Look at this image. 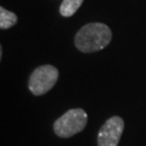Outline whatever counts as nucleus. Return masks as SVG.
<instances>
[{"mask_svg":"<svg viewBox=\"0 0 146 146\" xmlns=\"http://www.w3.org/2000/svg\"><path fill=\"white\" fill-rule=\"evenodd\" d=\"M111 40V31L103 23H90L81 27L75 37V46L84 53L103 50Z\"/></svg>","mask_w":146,"mask_h":146,"instance_id":"1","label":"nucleus"},{"mask_svg":"<svg viewBox=\"0 0 146 146\" xmlns=\"http://www.w3.org/2000/svg\"><path fill=\"white\" fill-rule=\"evenodd\" d=\"M87 113L81 108H73L67 110L54 122L53 129L58 136L67 139L81 132L87 125Z\"/></svg>","mask_w":146,"mask_h":146,"instance_id":"2","label":"nucleus"},{"mask_svg":"<svg viewBox=\"0 0 146 146\" xmlns=\"http://www.w3.org/2000/svg\"><path fill=\"white\" fill-rule=\"evenodd\" d=\"M58 79V70L52 65H42L31 73L28 88L34 95H42L55 86Z\"/></svg>","mask_w":146,"mask_h":146,"instance_id":"3","label":"nucleus"},{"mask_svg":"<svg viewBox=\"0 0 146 146\" xmlns=\"http://www.w3.org/2000/svg\"><path fill=\"white\" fill-rule=\"evenodd\" d=\"M123 129L125 122L119 116L106 120L98 134V146H118Z\"/></svg>","mask_w":146,"mask_h":146,"instance_id":"4","label":"nucleus"},{"mask_svg":"<svg viewBox=\"0 0 146 146\" xmlns=\"http://www.w3.org/2000/svg\"><path fill=\"white\" fill-rule=\"evenodd\" d=\"M84 0H63L60 5V13L64 17L73 16L81 7Z\"/></svg>","mask_w":146,"mask_h":146,"instance_id":"5","label":"nucleus"},{"mask_svg":"<svg viewBox=\"0 0 146 146\" xmlns=\"http://www.w3.org/2000/svg\"><path fill=\"white\" fill-rule=\"evenodd\" d=\"M17 22V16L15 13L8 11L3 7L0 8V28L1 29H9L14 26Z\"/></svg>","mask_w":146,"mask_h":146,"instance_id":"6","label":"nucleus"}]
</instances>
